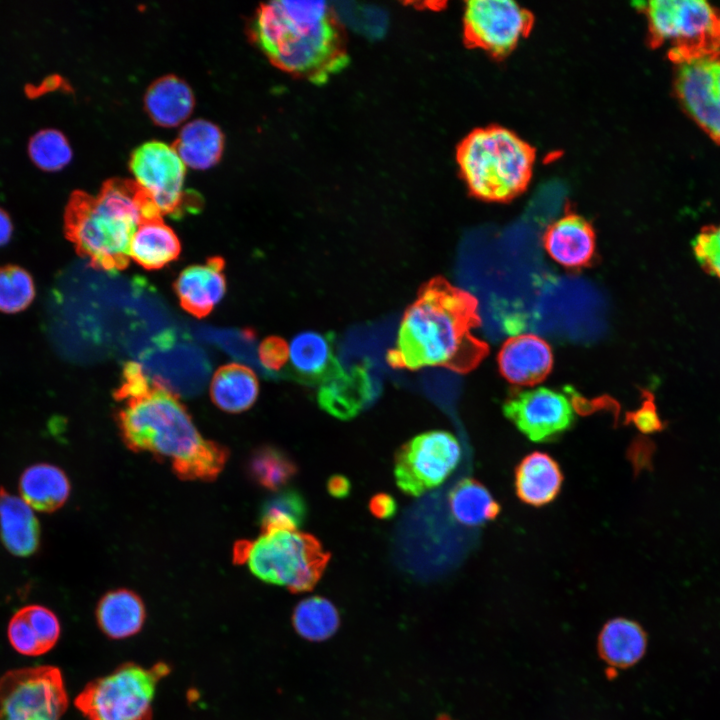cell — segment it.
<instances>
[{"mask_svg": "<svg viewBox=\"0 0 720 720\" xmlns=\"http://www.w3.org/2000/svg\"><path fill=\"white\" fill-rule=\"evenodd\" d=\"M478 305L474 295L443 277L431 279L405 311L387 363L409 370H473L489 353L488 344L472 333L481 325Z\"/></svg>", "mask_w": 720, "mask_h": 720, "instance_id": "6da1fadb", "label": "cell"}, {"mask_svg": "<svg viewBox=\"0 0 720 720\" xmlns=\"http://www.w3.org/2000/svg\"><path fill=\"white\" fill-rule=\"evenodd\" d=\"M251 36L273 64L312 81H325L346 64L331 8L324 1L262 4Z\"/></svg>", "mask_w": 720, "mask_h": 720, "instance_id": "7a4b0ae2", "label": "cell"}, {"mask_svg": "<svg viewBox=\"0 0 720 720\" xmlns=\"http://www.w3.org/2000/svg\"><path fill=\"white\" fill-rule=\"evenodd\" d=\"M155 217L162 215L135 180L111 178L96 195L71 193L65 230L94 268L116 272L129 263L130 243L141 221Z\"/></svg>", "mask_w": 720, "mask_h": 720, "instance_id": "3957f363", "label": "cell"}, {"mask_svg": "<svg viewBox=\"0 0 720 720\" xmlns=\"http://www.w3.org/2000/svg\"><path fill=\"white\" fill-rule=\"evenodd\" d=\"M457 163L470 193L487 202H508L530 184L535 148L499 125L472 130L460 142Z\"/></svg>", "mask_w": 720, "mask_h": 720, "instance_id": "277c9868", "label": "cell"}, {"mask_svg": "<svg viewBox=\"0 0 720 720\" xmlns=\"http://www.w3.org/2000/svg\"><path fill=\"white\" fill-rule=\"evenodd\" d=\"M122 403L117 424L123 442L135 452L170 458L173 467L206 442L176 395L154 380L145 392Z\"/></svg>", "mask_w": 720, "mask_h": 720, "instance_id": "5b68a950", "label": "cell"}, {"mask_svg": "<svg viewBox=\"0 0 720 720\" xmlns=\"http://www.w3.org/2000/svg\"><path fill=\"white\" fill-rule=\"evenodd\" d=\"M646 17L652 48L668 46L674 64L720 49V9L705 0H653L633 3Z\"/></svg>", "mask_w": 720, "mask_h": 720, "instance_id": "8992f818", "label": "cell"}, {"mask_svg": "<svg viewBox=\"0 0 720 720\" xmlns=\"http://www.w3.org/2000/svg\"><path fill=\"white\" fill-rule=\"evenodd\" d=\"M330 558L331 554L314 535L283 530L250 541L245 562L260 580L302 593L316 586Z\"/></svg>", "mask_w": 720, "mask_h": 720, "instance_id": "52a82bcc", "label": "cell"}, {"mask_svg": "<svg viewBox=\"0 0 720 720\" xmlns=\"http://www.w3.org/2000/svg\"><path fill=\"white\" fill-rule=\"evenodd\" d=\"M168 672L165 663L150 668L123 664L90 682L75 705L90 720H151L156 686Z\"/></svg>", "mask_w": 720, "mask_h": 720, "instance_id": "ba28073f", "label": "cell"}, {"mask_svg": "<svg viewBox=\"0 0 720 720\" xmlns=\"http://www.w3.org/2000/svg\"><path fill=\"white\" fill-rule=\"evenodd\" d=\"M461 459L458 439L448 431L432 430L402 444L394 456V478L406 495L419 497L440 486Z\"/></svg>", "mask_w": 720, "mask_h": 720, "instance_id": "9c48e42d", "label": "cell"}, {"mask_svg": "<svg viewBox=\"0 0 720 720\" xmlns=\"http://www.w3.org/2000/svg\"><path fill=\"white\" fill-rule=\"evenodd\" d=\"M129 167L162 216L178 217L199 207V196L183 190L186 165L172 145L157 140L141 144L132 152Z\"/></svg>", "mask_w": 720, "mask_h": 720, "instance_id": "30bf717a", "label": "cell"}, {"mask_svg": "<svg viewBox=\"0 0 720 720\" xmlns=\"http://www.w3.org/2000/svg\"><path fill=\"white\" fill-rule=\"evenodd\" d=\"M68 705L58 668L9 671L0 679V720H59Z\"/></svg>", "mask_w": 720, "mask_h": 720, "instance_id": "8fae6325", "label": "cell"}, {"mask_svg": "<svg viewBox=\"0 0 720 720\" xmlns=\"http://www.w3.org/2000/svg\"><path fill=\"white\" fill-rule=\"evenodd\" d=\"M534 15L512 0H471L465 3L464 37L473 48L494 58L508 56L531 32Z\"/></svg>", "mask_w": 720, "mask_h": 720, "instance_id": "7c38bea8", "label": "cell"}, {"mask_svg": "<svg viewBox=\"0 0 720 720\" xmlns=\"http://www.w3.org/2000/svg\"><path fill=\"white\" fill-rule=\"evenodd\" d=\"M502 409L504 416L535 443L555 441L575 423L568 397L546 387L513 390Z\"/></svg>", "mask_w": 720, "mask_h": 720, "instance_id": "4fadbf2b", "label": "cell"}, {"mask_svg": "<svg viewBox=\"0 0 720 720\" xmlns=\"http://www.w3.org/2000/svg\"><path fill=\"white\" fill-rule=\"evenodd\" d=\"M674 67V89L681 105L720 144V49Z\"/></svg>", "mask_w": 720, "mask_h": 720, "instance_id": "5bb4252c", "label": "cell"}, {"mask_svg": "<svg viewBox=\"0 0 720 720\" xmlns=\"http://www.w3.org/2000/svg\"><path fill=\"white\" fill-rule=\"evenodd\" d=\"M542 241L547 254L567 269L585 268L595 256L596 235L593 226L583 216L571 211L546 227Z\"/></svg>", "mask_w": 720, "mask_h": 720, "instance_id": "9a60e30c", "label": "cell"}, {"mask_svg": "<svg viewBox=\"0 0 720 720\" xmlns=\"http://www.w3.org/2000/svg\"><path fill=\"white\" fill-rule=\"evenodd\" d=\"M501 375L517 386H534L546 379L553 367L550 345L535 334H520L508 338L498 357Z\"/></svg>", "mask_w": 720, "mask_h": 720, "instance_id": "2e32d148", "label": "cell"}, {"mask_svg": "<svg viewBox=\"0 0 720 720\" xmlns=\"http://www.w3.org/2000/svg\"><path fill=\"white\" fill-rule=\"evenodd\" d=\"M289 372L294 379L308 385H321L344 369L334 349V335L304 331L289 345Z\"/></svg>", "mask_w": 720, "mask_h": 720, "instance_id": "e0dca14e", "label": "cell"}, {"mask_svg": "<svg viewBox=\"0 0 720 720\" xmlns=\"http://www.w3.org/2000/svg\"><path fill=\"white\" fill-rule=\"evenodd\" d=\"M376 395L369 361L345 369L319 386L317 401L323 410L341 420L357 416Z\"/></svg>", "mask_w": 720, "mask_h": 720, "instance_id": "ac0fdd59", "label": "cell"}, {"mask_svg": "<svg viewBox=\"0 0 720 720\" xmlns=\"http://www.w3.org/2000/svg\"><path fill=\"white\" fill-rule=\"evenodd\" d=\"M223 269L224 260L218 256L185 268L174 284L182 308L198 318L208 315L225 294Z\"/></svg>", "mask_w": 720, "mask_h": 720, "instance_id": "d6986e66", "label": "cell"}, {"mask_svg": "<svg viewBox=\"0 0 720 720\" xmlns=\"http://www.w3.org/2000/svg\"><path fill=\"white\" fill-rule=\"evenodd\" d=\"M564 475L558 461L547 452L525 455L514 470V489L518 499L532 507L552 503L559 495Z\"/></svg>", "mask_w": 720, "mask_h": 720, "instance_id": "ffe728a7", "label": "cell"}, {"mask_svg": "<svg viewBox=\"0 0 720 720\" xmlns=\"http://www.w3.org/2000/svg\"><path fill=\"white\" fill-rule=\"evenodd\" d=\"M190 86L175 75L155 80L144 96V106L151 120L162 127H175L186 120L194 108Z\"/></svg>", "mask_w": 720, "mask_h": 720, "instance_id": "44dd1931", "label": "cell"}, {"mask_svg": "<svg viewBox=\"0 0 720 720\" xmlns=\"http://www.w3.org/2000/svg\"><path fill=\"white\" fill-rule=\"evenodd\" d=\"M0 536L6 548L17 556L36 551L39 524L33 508L21 496L0 494Z\"/></svg>", "mask_w": 720, "mask_h": 720, "instance_id": "7402d4cb", "label": "cell"}, {"mask_svg": "<svg viewBox=\"0 0 720 720\" xmlns=\"http://www.w3.org/2000/svg\"><path fill=\"white\" fill-rule=\"evenodd\" d=\"M100 629L110 638L122 639L140 631L145 620L142 599L128 589L107 592L96 607Z\"/></svg>", "mask_w": 720, "mask_h": 720, "instance_id": "603a6c76", "label": "cell"}, {"mask_svg": "<svg viewBox=\"0 0 720 720\" xmlns=\"http://www.w3.org/2000/svg\"><path fill=\"white\" fill-rule=\"evenodd\" d=\"M181 250L174 231L162 217L144 219L134 233L129 256L146 269H159L175 260Z\"/></svg>", "mask_w": 720, "mask_h": 720, "instance_id": "cb8c5ba5", "label": "cell"}, {"mask_svg": "<svg viewBox=\"0 0 720 720\" xmlns=\"http://www.w3.org/2000/svg\"><path fill=\"white\" fill-rule=\"evenodd\" d=\"M259 383L249 367L230 363L220 367L210 384V396L214 404L229 413L248 410L256 401Z\"/></svg>", "mask_w": 720, "mask_h": 720, "instance_id": "d4e9b609", "label": "cell"}, {"mask_svg": "<svg viewBox=\"0 0 720 720\" xmlns=\"http://www.w3.org/2000/svg\"><path fill=\"white\" fill-rule=\"evenodd\" d=\"M172 147L186 166L208 169L222 156L224 135L214 123L195 119L181 129Z\"/></svg>", "mask_w": 720, "mask_h": 720, "instance_id": "484cf974", "label": "cell"}, {"mask_svg": "<svg viewBox=\"0 0 720 720\" xmlns=\"http://www.w3.org/2000/svg\"><path fill=\"white\" fill-rule=\"evenodd\" d=\"M19 490L21 498L33 509L53 511L66 502L70 494V483L60 468L40 463L23 472Z\"/></svg>", "mask_w": 720, "mask_h": 720, "instance_id": "4316f807", "label": "cell"}, {"mask_svg": "<svg viewBox=\"0 0 720 720\" xmlns=\"http://www.w3.org/2000/svg\"><path fill=\"white\" fill-rule=\"evenodd\" d=\"M449 510L458 523L479 527L495 520L501 512L500 503L489 489L474 478H463L450 490Z\"/></svg>", "mask_w": 720, "mask_h": 720, "instance_id": "83f0119b", "label": "cell"}, {"mask_svg": "<svg viewBox=\"0 0 720 720\" xmlns=\"http://www.w3.org/2000/svg\"><path fill=\"white\" fill-rule=\"evenodd\" d=\"M600 652L611 665L625 667L636 663L644 654L646 637L641 627L630 620L617 618L602 629Z\"/></svg>", "mask_w": 720, "mask_h": 720, "instance_id": "f1b7e54d", "label": "cell"}, {"mask_svg": "<svg viewBox=\"0 0 720 720\" xmlns=\"http://www.w3.org/2000/svg\"><path fill=\"white\" fill-rule=\"evenodd\" d=\"M246 472L257 486L277 492L296 477L299 472L297 463L287 452L274 445H262L250 454Z\"/></svg>", "mask_w": 720, "mask_h": 720, "instance_id": "f546056e", "label": "cell"}, {"mask_svg": "<svg viewBox=\"0 0 720 720\" xmlns=\"http://www.w3.org/2000/svg\"><path fill=\"white\" fill-rule=\"evenodd\" d=\"M308 516V505L297 489L284 488L261 504L258 520L262 534L274 531H297Z\"/></svg>", "mask_w": 720, "mask_h": 720, "instance_id": "4dcf8cb0", "label": "cell"}, {"mask_svg": "<svg viewBox=\"0 0 720 720\" xmlns=\"http://www.w3.org/2000/svg\"><path fill=\"white\" fill-rule=\"evenodd\" d=\"M292 623L296 632L306 640L323 641L338 630L340 615L330 600L311 596L296 605Z\"/></svg>", "mask_w": 720, "mask_h": 720, "instance_id": "1f68e13d", "label": "cell"}, {"mask_svg": "<svg viewBox=\"0 0 720 720\" xmlns=\"http://www.w3.org/2000/svg\"><path fill=\"white\" fill-rule=\"evenodd\" d=\"M28 154L38 168L57 171L70 162L72 149L61 131L45 128L37 131L29 139Z\"/></svg>", "mask_w": 720, "mask_h": 720, "instance_id": "d6a6232c", "label": "cell"}, {"mask_svg": "<svg viewBox=\"0 0 720 720\" xmlns=\"http://www.w3.org/2000/svg\"><path fill=\"white\" fill-rule=\"evenodd\" d=\"M228 457L227 448L215 441L206 440L197 454L172 469L183 480L211 481L222 472Z\"/></svg>", "mask_w": 720, "mask_h": 720, "instance_id": "836d02e7", "label": "cell"}, {"mask_svg": "<svg viewBox=\"0 0 720 720\" xmlns=\"http://www.w3.org/2000/svg\"><path fill=\"white\" fill-rule=\"evenodd\" d=\"M35 295L31 276L15 266L0 269V311L17 313L24 310Z\"/></svg>", "mask_w": 720, "mask_h": 720, "instance_id": "e575fe53", "label": "cell"}, {"mask_svg": "<svg viewBox=\"0 0 720 720\" xmlns=\"http://www.w3.org/2000/svg\"><path fill=\"white\" fill-rule=\"evenodd\" d=\"M692 247L703 269L720 280V224L703 227Z\"/></svg>", "mask_w": 720, "mask_h": 720, "instance_id": "d590c367", "label": "cell"}, {"mask_svg": "<svg viewBox=\"0 0 720 720\" xmlns=\"http://www.w3.org/2000/svg\"><path fill=\"white\" fill-rule=\"evenodd\" d=\"M21 612L32 627L44 653L50 650L60 635V624L56 615L39 605L24 607Z\"/></svg>", "mask_w": 720, "mask_h": 720, "instance_id": "8d00e7d4", "label": "cell"}, {"mask_svg": "<svg viewBox=\"0 0 720 720\" xmlns=\"http://www.w3.org/2000/svg\"><path fill=\"white\" fill-rule=\"evenodd\" d=\"M8 638L11 645L21 654L36 656L44 653L37 636L21 610L9 622Z\"/></svg>", "mask_w": 720, "mask_h": 720, "instance_id": "74e56055", "label": "cell"}, {"mask_svg": "<svg viewBox=\"0 0 720 720\" xmlns=\"http://www.w3.org/2000/svg\"><path fill=\"white\" fill-rule=\"evenodd\" d=\"M643 396L641 406L637 410L627 413V422L632 423L640 432L645 434L664 430L666 424L659 417L653 395L644 392Z\"/></svg>", "mask_w": 720, "mask_h": 720, "instance_id": "f35d334b", "label": "cell"}, {"mask_svg": "<svg viewBox=\"0 0 720 720\" xmlns=\"http://www.w3.org/2000/svg\"><path fill=\"white\" fill-rule=\"evenodd\" d=\"M258 359L265 369L278 371L289 359V346L284 339L270 336L259 345Z\"/></svg>", "mask_w": 720, "mask_h": 720, "instance_id": "ab89813d", "label": "cell"}, {"mask_svg": "<svg viewBox=\"0 0 720 720\" xmlns=\"http://www.w3.org/2000/svg\"><path fill=\"white\" fill-rule=\"evenodd\" d=\"M368 509L375 518L388 520L394 517L397 512L398 505L392 495L386 492H379L369 499Z\"/></svg>", "mask_w": 720, "mask_h": 720, "instance_id": "60d3db41", "label": "cell"}, {"mask_svg": "<svg viewBox=\"0 0 720 720\" xmlns=\"http://www.w3.org/2000/svg\"><path fill=\"white\" fill-rule=\"evenodd\" d=\"M326 488L330 496L336 499H344L350 495L352 486L346 476L334 474L328 478Z\"/></svg>", "mask_w": 720, "mask_h": 720, "instance_id": "b9f144b4", "label": "cell"}, {"mask_svg": "<svg viewBox=\"0 0 720 720\" xmlns=\"http://www.w3.org/2000/svg\"><path fill=\"white\" fill-rule=\"evenodd\" d=\"M12 234V222L8 214L0 208V245L8 242Z\"/></svg>", "mask_w": 720, "mask_h": 720, "instance_id": "7bdbcfd3", "label": "cell"}]
</instances>
